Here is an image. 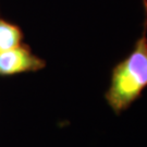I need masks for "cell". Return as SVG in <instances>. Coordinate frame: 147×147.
I'll use <instances>...</instances> for the list:
<instances>
[{
  "label": "cell",
  "instance_id": "6da1fadb",
  "mask_svg": "<svg viewBox=\"0 0 147 147\" xmlns=\"http://www.w3.org/2000/svg\"><path fill=\"white\" fill-rule=\"evenodd\" d=\"M144 3V24L132 51L112 68L105 99L117 116L126 111L147 88V0Z\"/></svg>",
  "mask_w": 147,
  "mask_h": 147
},
{
  "label": "cell",
  "instance_id": "7a4b0ae2",
  "mask_svg": "<svg viewBox=\"0 0 147 147\" xmlns=\"http://www.w3.org/2000/svg\"><path fill=\"white\" fill-rule=\"evenodd\" d=\"M46 67L42 58L35 56L26 46H18L0 51V76L25 72H36Z\"/></svg>",
  "mask_w": 147,
  "mask_h": 147
},
{
  "label": "cell",
  "instance_id": "3957f363",
  "mask_svg": "<svg viewBox=\"0 0 147 147\" xmlns=\"http://www.w3.org/2000/svg\"><path fill=\"white\" fill-rule=\"evenodd\" d=\"M23 34L20 27L5 20H0V51L9 50L21 45Z\"/></svg>",
  "mask_w": 147,
  "mask_h": 147
}]
</instances>
